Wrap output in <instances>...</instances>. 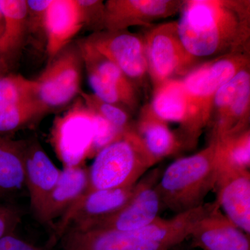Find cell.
I'll use <instances>...</instances> for the list:
<instances>
[{"label": "cell", "instance_id": "obj_1", "mask_svg": "<svg viewBox=\"0 0 250 250\" xmlns=\"http://www.w3.org/2000/svg\"><path fill=\"white\" fill-rule=\"evenodd\" d=\"M179 13V38L197 60L249 53V0H187Z\"/></svg>", "mask_w": 250, "mask_h": 250}, {"label": "cell", "instance_id": "obj_2", "mask_svg": "<svg viewBox=\"0 0 250 250\" xmlns=\"http://www.w3.org/2000/svg\"><path fill=\"white\" fill-rule=\"evenodd\" d=\"M201 217L195 208L134 231L68 229L60 241L63 250H169L190 236Z\"/></svg>", "mask_w": 250, "mask_h": 250}, {"label": "cell", "instance_id": "obj_3", "mask_svg": "<svg viewBox=\"0 0 250 250\" xmlns=\"http://www.w3.org/2000/svg\"><path fill=\"white\" fill-rule=\"evenodd\" d=\"M217 173L212 141L196 154L174 161L164 171L158 183L162 208L177 215L203 205L205 197L214 188Z\"/></svg>", "mask_w": 250, "mask_h": 250}, {"label": "cell", "instance_id": "obj_4", "mask_svg": "<svg viewBox=\"0 0 250 250\" xmlns=\"http://www.w3.org/2000/svg\"><path fill=\"white\" fill-rule=\"evenodd\" d=\"M152 166L128 129L95 156L88 191L132 187Z\"/></svg>", "mask_w": 250, "mask_h": 250}, {"label": "cell", "instance_id": "obj_5", "mask_svg": "<svg viewBox=\"0 0 250 250\" xmlns=\"http://www.w3.org/2000/svg\"><path fill=\"white\" fill-rule=\"evenodd\" d=\"M250 62V53L229 54L199 64L182 77L194 121L200 134L209 124L216 92L238 72L249 66Z\"/></svg>", "mask_w": 250, "mask_h": 250}, {"label": "cell", "instance_id": "obj_6", "mask_svg": "<svg viewBox=\"0 0 250 250\" xmlns=\"http://www.w3.org/2000/svg\"><path fill=\"white\" fill-rule=\"evenodd\" d=\"M143 36L153 88L166 81L182 78L200 64L184 47L177 21L152 26Z\"/></svg>", "mask_w": 250, "mask_h": 250}, {"label": "cell", "instance_id": "obj_7", "mask_svg": "<svg viewBox=\"0 0 250 250\" xmlns=\"http://www.w3.org/2000/svg\"><path fill=\"white\" fill-rule=\"evenodd\" d=\"M96 137L95 114L82 98L57 117L51 131V142L64 167L83 166L95 156Z\"/></svg>", "mask_w": 250, "mask_h": 250}, {"label": "cell", "instance_id": "obj_8", "mask_svg": "<svg viewBox=\"0 0 250 250\" xmlns=\"http://www.w3.org/2000/svg\"><path fill=\"white\" fill-rule=\"evenodd\" d=\"M83 64L80 46L69 44L34 80L38 98L46 112L65 106L80 93Z\"/></svg>", "mask_w": 250, "mask_h": 250}, {"label": "cell", "instance_id": "obj_9", "mask_svg": "<svg viewBox=\"0 0 250 250\" xmlns=\"http://www.w3.org/2000/svg\"><path fill=\"white\" fill-rule=\"evenodd\" d=\"M79 46L94 95L127 111H134L139 104V88L86 41Z\"/></svg>", "mask_w": 250, "mask_h": 250}, {"label": "cell", "instance_id": "obj_10", "mask_svg": "<svg viewBox=\"0 0 250 250\" xmlns=\"http://www.w3.org/2000/svg\"><path fill=\"white\" fill-rule=\"evenodd\" d=\"M250 65L238 72L215 93L209 124L211 140L250 128Z\"/></svg>", "mask_w": 250, "mask_h": 250}, {"label": "cell", "instance_id": "obj_11", "mask_svg": "<svg viewBox=\"0 0 250 250\" xmlns=\"http://www.w3.org/2000/svg\"><path fill=\"white\" fill-rule=\"evenodd\" d=\"M161 174L156 168L140 179L129 202L116 213L83 228L72 229L130 231L152 223L163 209L157 188Z\"/></svg>", "mask_w": 250, "mask_h": 250}, {"label": "cell", "instance_id": "obj_12", "mask_svg": "<svg viewBox=\"0 0 250 250\" xmlns=\"http://www.w3.org/2000/svg\"><path fill=\"white\" fill-rule=\"evenodd\" d=\"M46 113L38 98L35 80L14 74L0 77V135L28 127Z\"/></svg>", "mask_w": 250, "mask_h": 250}, {"label": "cell", "instance_id": "obj_13", "mask_svg": "<svg viewBox=\"0 0 250 250\" xmlns=\"http://www.w3.org/2000/svg\"><path fill=\"white\" fill-rule=\"evenodd\" d=\"M136 184L122 188L85 192L54 224L47 246L51 249L68 229L83 228L121 210L132 196Z\"/></svg>", "mask_w": 250, "mask_h": 250}, {"label": "cell", "instance_id": "obj_14", "mask_svg": "<svg viewBox=\"0 0 250 250\" xmlns=\"http://www.w3.org/2000/svg\"><path fill=\"white\" fill-rule=\"evenodd\" d=\"M85 41L119 67L138 88L148 76L143 36L128 30L96 31Z\"/></svg>", "mask_w": 250, "mask_h": 250}, {"label": "cell", "instance_id": "obj_15", "mask_svg": "<svg viewBox=\"0 0 250 250\" xmlns=\"http://www.w3.org/2000/svg\"><path fill=\"white\" fill-rule=\"evenodd\" d=\"M179 0H108L104 3V30H128L134 26L152 27L153 23L180 11Z\"/></svg>", "mask_w": 250, "mask_h": 250}, {"label": "cell", "instance_id": "obj_16", "mask_svg": "<svg viewBox=\"0 0 250 250\" xmlns=\"http://www.w3.org/2000/svg\"><path fill=\"white\" fill-rule=\"evenodd\" d=\"M218 167L215 187L219 207L236 227L250 236V174L249 170Z\"/></svg>", "mask_w": 250, "mask_h": 250}, {"label": "cell", "instance_id": "obj_17", "mask_svg": "<svg viewBox=\"0 0 250 250\" xmlns=\"http://www.w3.org/2000/svg\"><path fill=\"white\" fill-rule=\"evenodd\" d=\"M153 112L166 123L180 126V137L184 144L192 146L200 136L194 121L182 78L167 80L153 88Z\"/></svg>", "mask_w": 250, "mask_h": 250}, {"label": "cell", "instance_id": "obj_18", "mask_svg": "<svg viewBox=\"0 0 250 250\" xmlns=\"http://www.w3.org/2000/svg\"><path fill=\"white\" fill-rule=\"evenodd\" d=\"M129 130L152 166L177 152L184 144L180 136L170 129L168 123L156 116L149 104L143 106Z\"/></svg>", "mask_w": 250, "mask_h": 250}, {"label": "cell", "instance_id": "obj_19", "mask_svg": "<svg viewBox=\"0 0 250 250\" xmlns=\"http://www.w3.org/2000/svg\"><path fill=\"white\" fill-rule=\"evenodd\" d=\"M61 172L37 140L26 141L24 182L31 210L36 217L55 187Z\"/></svg>", "mask_w": 250, "mask_h": 250}, {"label": "cell", "instance_id": "obj_20", "mask_svg": "<svg viewBox=\"0 0 250 250\" xmlns=\"http://www.w3.org/2000/svg\"><path fill=\"white\" fill-rule=\"evenodd\" d=\"M190 236L205 250H250V236L223 214L219 205L197 222Z\"/></svg>", "mask_w": 250, "mask_h": 250}, {"label": "cell", "instance_id": "obj_21", "mask_svg": "<svg viewBox=\"0 0 250 250\" xmlns=\"http://www.w3.org/2000/svg\"><path fill=\"white\" fill-rule=\"evenodd\" d=\"M83 27L79 0H52L44 22L46 49L50 60L67 47Z\"/></svg>", "mask_w": 250, "mask_h": 250}, {"label": "cell", "instance_id": "obj_22", "mask_svg": "<svg viewBox=\"0 0 250 250\" xmlns=\"http://www.w3.org/2000/svg\"><path fill=\"white\" fill-rule=\"evenodd\" d=\"M88 167L84 165L64 167L55 187L36 218L52 228L55 220L60 218L88 191Z\"/></svg>", "mask_w": 250, "mask_h": 250}, {"label": "cell", "instance_id": "obj_23", "mask_svg": "<svg viewBox=\"0 0 250 250\" xmlns=\"http://www.w3.org/2000/svg\"><path fill=\"white\" fill-rule=\"evenodd\" d=\"M25 147L26 141L0 135V200L18 196L26 189Z\"/></svg>", "mask_w": 250, "mask_h": 250}, {"label": "cell", "instance_id": "obj_24", "mask_svg": "<svg viewBox=\"0 0 250 250\" xmlns=\"http://www.w3.org/2000/svg\"><path fill=\"white\" fill-rule=\"evenodd\" d=\"M4 16V31L0 38V54L14 53L22 44L27 31V6L25 0H0Z\"/></svg>", "mask_w": 250, "mask_h": 250}, {"label": "cell", "instance_id": "obj_25", "mask_svg": "<svg viewBox=\"0 0 250 250\" xmlns=\"http://www.w3.org/2000/svg\"><path fill=\"white\" fill-rule=\"evenodd\" d=\"M215 144V156L218 167L249 170L250 128L237 134L211 140Z\"/></svg>", "mask_w": 250, "mask_h": 250}, {"label": "cell", "instance_id": "obj_26", "mask_svg": "<svg viewBox=\"0 0 250 250\" xmlns=\"http://www.w3.org/2000/svg\"><path fill=\"white\" fill-rule=\"evenodd\" d=\"M81 98L92 111L106 120L121 132L127 131L132 124L129 112L124 108L106 103L93 93H81Z\"/></svg>", "mask_w": 250, "mask_h": 250}, {"label": "cell", "instance_id": "obj_27", "mask_svg": "<svg viewBox=\"0 0 250 250\" xmlns=\"http://www.w3.org/2000/svg\"><path fill=\"white\" fill-rule=\"evenodd\" d=\"M79 3L83 12L84 27L98 28V31L104 29V3L98 0H79Z\"/></svg>", "mask_w": 250, "mask_h": 250}, {"label": "cell", "instance_id": "obj_28", "mask_svg": "<svg viewBox=\"0 0 250 250\" xmlns=\"http://www.w3.org/2000/svg\"><path fill=\"white\" fill-rule=\"evenodd\" d=\"M22 213L18 207L0 203V239L14 233L22 221Z\"/></svg>", "mask_w": 250, "mask_h": 250}, {"label": "cell", "instance_id": "obj_29", "mask_svg": "<svg viewBox=\"0 0 250 250\" xmlns=\"http://www.w3.org/2000/svg\"><path fill=\"white\" fill-rule=\"evenodd\" d=\"M52 0H28L27 24L28 29L34 30L41 29L44 31V22L46 13Z\"/></svg>", "mask_w": 250, "mask_h": 250}, {"label": "cell", "instance_id": "obj_30", "mask_svg": "<svg viewBox=\"0 0 250 250\" xmlns=\"http://www.w3.org/2000/svg\"><path fill=\"white\" fill-rule=\"evenodd\" d=\"M49 248L36 246L29 243L16 233L6 235L0 239V250H49Z\"/></svg>", "mask_w": 250, "mask_h": 250}, {"label": "cell", "instance_id": "obj_31", "mask_svg": "<svg viewBox=\"0 0 250 250\" xmlns=\"http://www.w3.org/2000/svg\"><path fill=\"white\" fill-rule=\"evenodd\" d=\"M3 31H4V16L0 9V38L2 35Z\"/></svg>", "mask_w": 250, "mask_h": 250}]
</instances>
